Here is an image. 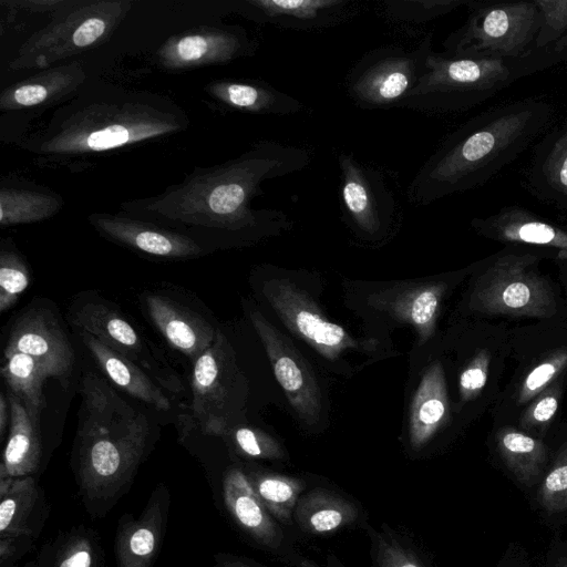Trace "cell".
<instances>
[{"label": "cell", "mask_w": 567, "mask_h": 567, "mask_svg": "<svg viewBox=\"0 0 567 567\" xmlns=\"http://www.w3.org/2000/svg\"><path fill=\"white\" fill-rule=\"evenodd\" d=\"M310 162L311 153L306 147L258 141L236 158L196 167L161 194L124 202L121 208L199 245H245L290 228L289 215L278 209H256L252 199L264 194L266 181L301 172Z\"/></svg>", "instance_id": "1"}, {"label": "cell", "mask_w": 567, "mask_h": 567, "mask_svg": "<svg viewBox=\"0 0 567 567\" xmlns=\"http://www.w3.org/2000/svg\"><path fill=\"white\" fill-rule=\"evenodd\" d=\"M188 124L185 111L167 97L85 84L18 145L39 165L80 169L83 159L179 133Z\"/></svg>", "instance_id": "2"}, {"label": "cell", "mask_w": 567, "mask_h": 567, "mask_svg": "<svg viewBox=\"0 0 567 567\" xmlns=\"http://www.w3.org/2000/svg\"><path fill=\"white\" fill-rule=\"evenodd\" d=\"M71 466L85 512L103 518L130 491L154 443L147 416L86 371Z\"/></svg>", "instance_id": "3"}, {"label": "cell", "mask_w": 567, "mask_h": 567, "mask_svg": "<svg viewBox=\"0 0 567 567\" xmlns=\"http://www.w3.org/2000/svg\"><path fill=\"white\" fill-rule=\"evenodd\" d=\"M553 106L527 97L480 113L452 132L408 187L410 203L430 205L487 183L547 130Z\"/></svg>", "instance_id": "4"}, {"label": "cell", "mask_w": 567, "mask_h": 567, "mask_svg": "<svg viewBox=\"0 0 567 567\" xmlns=\"http://www.w3.org/2000/svg\"><path fill=\"white\" fill-rule=\"evenodd\" d=\"M550 66L547 50L520 59L451 58L432 51L424 75L400 107L430 114L467 111L515 81Z\"/></svg>", "instance_id": "5"}, {"label": "cell", "mask_w": 567, "mask_h": 567, "mask_svg": "<svg viewBox=\"0 0 567 567\" xmlns=\"http://www.w3.org/2000/svg\"><path fill=\"white\" fill-rule=\"evenodd\" d=\"M131 7L128 0H71L20 45L9 69L41 71L102 44Z\"/></svg>", "instance_id": "6"}, {"label": "cell", "mask_w": 567, "mask_h": 567, "mask_svg": "<svg viewBox=\"0 0 567 567\" xmlns=\"http://www.w3.org/2000/svg\"><path fill=\"white\" fill-rule=\"evenodd\" d=\"M465 22L443 42V54L470 59H520L537 50L540 13L530 1H476Z\"/></svg>", "instance_id": "7"}, {"label": "cell", "mask_w": 567, "mask_h": 567, "mask_svg": "<svg viewBox=\"0 0 567 567\" xmlns=\"http://www.w3.org/2000/svg\"><path fill=\"white\" fill-rule=\"evenodd\" d=\"M228 462L209 466L208 483L220 515L249 546L291 567L305 557L284 527L265 507L245 471L243 461L228 451Z\"/></svg>", "instance_id": "8"}, {"label": "cell", "mask_w": 567, "mask_h": 567, "mask_svg": "<svg viewBox=\"0 0 567 567\" xmlns=\"http://www.w3.org/2000/svg\"><path fill=\"white\" fill-rule=\"evenodd\" d=\"M432 41L427 34L414 48L388 45L363 54L344 80L350 100L367 110L400 106L425 73Z\"/></svg>", "instance_id": "9"}, {"label": "cell", "mask_w": 567, "mask_h": 567, "mask_svg": "<svg viewBox=\"0 0 567 567\" xmlns=\"http://www.w3.org/2000/svg\"><path fill=\"white\" fill-rule=\"evenodd\" d=\"M68 318L76 329L137 364L168 391H182L181 380L164 354L114 302L95 291H84L69 306Z\"/></svg>", "instance_id": "10"}, {"label": "cell", "mask_w": 567, "mask_h": 567, "mask_svg": "<svg viewBox=\"0 0 567 567\" xmlns=\"http://www.w3.org/2000/svg\"><path fill=\"white\" fill-rule=\"evenodd\" d=\"M244 377L234 350L219 330L214 343L195 362L192 373L190 413L202 433L221 437L234 426L244 404Z\"/></svg>", "instance_id": "11"}, {"label": "cell", "mask_w": 567, "mask_h": 567, "mask_svg": "<svg viewBox=\"0 0 567 567\" xmlns=\"http://www.w3.org/2000/svg\"><path fill=\"white\" fill-rule=\"evenodd\" d=\"M338 165L343 220L360 237H385L395 225L401 208L385 172L346 152L339 154Z\"/></svg>", "instance_id": "12"}, {"label": "cell", "mask_w": 567, "mask_h": 567, "mask_svg": "<svg viewBox=\"0 0 567 567\" xmlns=\"http://www.w3.org/2000/svg\"><path fill=\"white\" fill-rule=\"evenodd\" d=\"M4 351L31 355L68 386L75 361L74 349L62 319L52 305L33 301L12 322Z\"/></svg>", "instance_id": "13"}, {"label": "cell", "mask_w": 567, "mask_h": 567, "mask_svg": "<svg viewBox=\"0 0 567 567\" xmlns=\"http://www.w3.org/2000/svg\"><path fill=\"white\" fill-rule=\"evenodd\" d=\"M262 293L285 326L323 358L336 360L358 347L344 328L328 320L312 298L291 281L268 280Z\"/></svg>", "instance_id": "14"}, {"label": "cell", "mask_w": 567, "mask_h": 567, "mask_svg": "<svg viewBox=\"0 0 567 567\" xmlns=\"http://www.w3.org/2000/svg\"><path fill=\"white\" fill-rule=\"evenodd\" d=\"M250 320L290 405L305 423L315 425L320 420L322 398L311 367L293 343L259 311L252 310Z\"/></svg>", "instance_id": "15"}, {"label": "cell", "mask_w": 567, "mask_h": 567, "mask_svg": "<svg viewBox=\"0 0 567 567\" xmlns=\"http://www.w3.org/2000/svg\"><path fill=\"white\" fill-rule=\"evenodd\" d=\"M257 42L239 25L200 27L169 37L154 60L166 71L226 64L252 55Z\"/></svg>", "instance_id": "16"}, {"label": "cell", "mask_w": 567, "mask_h": 567, "mask_svg": "<svg viewBox=\"0 0 567 567\" xmlns=\"http://www.w3.org/2000/svg\"><path fill=\"white\" fill-rule=\"evenodd\" d=\"M169 507V488L159 483L138 516L126 513L120 517L114 538L115 567L154 566L166 534Z\"/></svg>", "instance_id": "17"}, {"label": "cell", "mask_w": 567, "mask_h": 567, "mask_svg": "<svg viewBox=\"0 0 567 567\" xmlns=\"http://www.w3.org/2000/svg\"><path fill=\"white\" fill-rule=\"evenodd\" d=\"M87 220L107 240L150 256L189 259L206 254L193 238L127 214L93 213Z\"/></svg>", "instance_id": "18"}, {"label": "cell", "mask_w": 567, "mask_h": 567, "mask_svg": "<svg viewBox=\"0 0 567 567\" xmlns=\"http://www.w3.org/2000/svg\"><path fill=\"white\" fill-rule=\"evenodd\" d=\"M143 305L153 326L176 351L195 362L219 329L206 315L166 291H148Z\"/></svg>", "instance_id": "19"}, {"label": "cell", "mask_w": 567, "mask_h": 567, "mask_svg": "<svg viewBox=\"0 0 567 567\" xmlns=\"http://www.w3.org/2000/svg\"><path fill=\"white\" fill-rule=\"evenodd\" d=\"M240 10L260 23L319 30L350 19L358 12V4L353 0H245Z\"/></svg>", "instance_id": "20"}, {"label": "cell", "mask_w": 567, "mask_h": 567, "mask_svg": "<svg viewBox=\"0 0 567 567\" xmlns=\"http://www.w3.org/2000/svg\"><path fill=\"white\" fill-rule=\"evenodd\" d=\"M365 523V512L357 499L327 486L306 491L293 511V527L311 537L331 536Z\"/></svg>", "instance_id": "21"}, {"label": "cell", "mask_w": 567, "mask_h": 567, "mask_svg": "<svg viewBox=\"0 0 567 567\" xmlns=\"http://www.w3.org/2000/svg\"><path fill=\"white\" fill-rule=\"evenodd\" d=\"M86 78L78 61L41 70L3 89L0 111L17 112L64 103L86 84Z\"/></svg>", "instance_id": "22"}, {"label": "cell", "mask_w": 567, "mask_h": 567, "mask_svg": "<svg viewBox=\"0 0 567 567\" xmlns=\"http://www.w3.org/2000/svg\"><path fill=\"white\" fill-rule=\"evenodd\" d=\"M524 187L546 205L567 212V117L535 144Z\"/></svg>", "instance_id": "23"}, {"label": "cell", "mask_w": 567, "mask_h": 567, "mask_svg": "<svg viewBox=\"0 0 567 567\" xmlns=\"http://www.w3.org/2000/svg\"><path fill=\"white\" fill-rule=\"evenodd\" d=\"M49 512L45 493L35 476L0 478V538L37 540Z\"/></svg>", "instance_id": "24"}, {"label": "cell", "mask_w": 567, "mask_h": 567, "mask_svg": "<svg viewBox=\"0 0 567 567\" xmlns=\"http://www.w3.org/2000/svg\"><path fill=\"white\" fill-rule=\"evenodd\" d=\"M205 92L224 106L256 115H292L305 109L298 99L260 80H214Z\"/></svg>", "instance_id": "25"}, {"label": "cell", "mask_w": 567, "mask_h": 567, "mask_svg": "<svg viewBox=\"0 0 567 567\" xmlns=\"http://www.w3.org/2000/svg\"><path fill=\"white\" fill-rule=\"evenodd\" d=\"M472 225L494 239L567 250L566 230L518 205L504 206L485 218H474Z\"/></svg>", "instance_id": "26"}, {"label": "cell", "mask_w": 567, "mask_h": 567, "mask_svg": "<svg viewBox=\"0 0 567 567\" xmlns=\"http://www.w3.org/2000/svg\"><path fill=\"white\" fill-rule=\"evenodd\" d=\"M76 330L82 343L112 383L158 411L167 412L172 409L169 399L147 372L91 333Z\"/></svg>", "instance_id": "27"}, {"label": "cell", "mask_w": 567, "mask_h": 567, "mask_svg": "<svg viewBox=\"0 0 567 567\" xmlns=\"http://www.w3.org/2000/svg\"><path fill=\"white\" fill-rule=\"evenodd\" d=\"M11 423L0 463V478L35 476L44 464V446L39 421L31 417L19 398L7 393Z\"/></svg>", "instance_id": "28"}, {"label": "cell", "mask_w": 567, "mask_h": 567, "mask_svg": "<svg viewBox=\"0 0 567 567\" xmlns=\"http://www.w3.org/2000/svg\"><path fill=\"white\" fill-rule=\"evenodd\" d=\"M447 398L442 365L432 363L423 373L414 392L409 420V444L413 452L422 451L432 440L446 416Z\"/></svg>", "instance_id": "29"}, {"label": "cell", "mask_w": 567, "mask_h": 567, "mask_svg": "<svg viewBox=\"0 0 567 567\" xmlns=\"http://www.w3.org/2000/svg\"><path fill=\"white\" fill-rule=\"evenodd\" d=\"M258 497L269 513L286 528L293 527V511L299 497L312 487L310 480L277 473L250 461H243Z\"/></svg>", "instance_id": "30"}, {"label": "cell", "mask_w": 567, "mask_h": 567, "mask_svg": "<svg viewBox=\"0 0 567 567\" xmlns=\"http://www.w3.org/2000/svg\"><path fill=\"white\" fill-rule=\"evenodd\" d=\"M61 195L31 184H14L9 181L0 185V225L32 224L45 220L63 207Z\"/></svg>", "instance_id": "31"}, {"label": "cell", "mask_w": 567, "mask_h": 567, "mask_svg": "<svg viewBox=\"0 0 567 567\" xmlns=\"http://www.w3.org/2000/svg\"><path fill=\"white\" fill-rule=\"evenodd\" d=\"M37 567H105L96 530L84 525L59 532L42 546Z\"/></svg>", "instance_id": "32"}, {"label": "cell", "mask_w": 567, "mask_h": 567, "mask_svg": "<svg viewBox=\"0 0 567 567\" xmlns=\"http://www.w3.org/2000/svg\"><path fill=\"white\" fill-rule=\"evenodd\" d=\"M443 288L436 284L403 286L380 297V306L396 319L410 323L420 341L432 334Z\"/></svg>", "instance_id": "33"}, {"label": "cell", "mask_w": 567, "mask_h": 567, "mask_svg": "<svg viewBox=\"0 0 567 567\" xmlns=\"http://www.w3.org/2000/svg\"><path fill=\"white\" fill-rule=\"evenodd\" d=\"M0 371L8 392L19 398L31 417L39 421L45 408L44 382L50 378L45 369L29 354L4 351Z\"/></svg>", "instance_id": "34"}, {"label": "cell", "mask_w": 567, "mask_h": 567, "mask_svg": "<svg viewBox=\"0 0 567 567\" xmlns=\"http://www.w3.org/2000/svg\"><path fill=\"white\" fill-rule=\"evenodd\" d=\"M362 528L370 539L372 567H434L413 540L386 523L374 528L367 522Z\"/></svg>", "instance_id": "35"}, {"label": "cell", "mask_w": 567, "mask_h": 567, "mask_svg": "<svg viewBox=\"0 0 567 567\" xmlns=\"http://www.w3.org/2000/svg\"><path fill=\"white\" fill-rule=\"evenodd\" d=\"M501 452L507 467L525 487H537L544 476L545 451L534 439L508 432L501 439Z\"/></svg>", "instance_id": "36"}, {"label": "cell", "mask_w": 567, "mask_h": 567, "mask_svg": "<svg viewBox=\"0 0 567 567\" xmlns=\"http://www.w3.org/2000/svg\"><path fill=\"white\" fill-rule=\"evenodd\" d=\"M221 439L228 451L240 460L286 461L288 457L286 451L274 437L255 427L234 425Z\"/></svg>", "instance_id": "37"}, {"label": "cell", "mask_w": 567, "mask_h": 567, "mask_svg": "<svg viewBox=\"0 0 567 567\" xmlns=\"http://www.w3.org/2000/svg\"><path fill=\"white\" fill-rule=\"evenodd\" d=\"M30 284V271L10 239L0 249V312L11 309Z\"/></svg>", "instance_id": "38"}, {"label": "cell", "mask_w": 567, "mask_h": 567, "mask_svg": "<svg viewBox=\"0 0 567 567\" xmlns=\"http://www.w3.org/2000/svg\"><path fill=\"white\" fill-rule=\"evenodd\" d=\"M535 503L549 519L567 517V452L544 474L535 492Z\"/></svg>", "instance_id": "39"}, {"label": "cell", "mask_w": 567, "mask_h": 567, "mask_svg": "<svg viewBox=\"0 0 567 567\" xmlns=\"http://www.w3.org/2000/svg\"><path fill=\"white\" fill-rule=\"evenodd\" d=\"M471 0H385L381 11L386 19L400 23H425L443 17Z\"/></svg>", "instance_id": "40"}, {"label": "cell", "mask_w": 567, "mask_h": 567, "mask_svg": "<svg viewBox=\"0 0 567 567\" xmlns=\"http://www.w3.org/2000/svg\"><path fill=\"white\" fill-rule=\"evenodd\" d=\"M535 3L540 13L535 49L549 50L567 33V0H535Z\"/></svg>", "instance_id": "41"}, {"label": "cell", "mask_w": 567, "mask_h": 567, "mask_svg": "<svg viewBox=\"0 0 567 567\" xmlns=\"http://www.w3.org/2000/svg\"><path fill=\"white\" fill-rule=\"evenodd\" d=\"M35 540L27 537H3L0 538V564L1 567L20 559L27 554Z\"/></svg>", "instance_id": "42"}, {"label": "cell", "mask_w": 567, "mask_h": 567, "mask_svg": "<svg viewBox=\"0 0 567 567\" xmlns=\"http://www.w3.org/2000/svg\"><path fill=\"white\" fill-rule=\"evenodd\" d=\"M532 297L530 287L523 281H513L501 292L502 302L511 309H522L528 306Z\"/></svg>", "instance_id": "43"}, {"label": "cell", "mask_w": 567, "mask_h": 567, "mask_svg": "<svg viewBox=\"0 0 567 567\" xmlns=\"http://www.w3.org/2000/svg\"><path fill=\"white\" fill-rule=\"evenodd\" d=\"M1 2L27 11L54 14L69 6L71 0H16Z\"/></svg>", "instance_id": "44"}, {"label": "cell", "mask_w": 567, "mask_h": 567, "mask_svg": "<svg viewBox=\"0 0 567 567\" xmlns=\"http://www.w3.org/2000/svg\"><path fill=\"white\" fill-rule=\"evenodd\" d=\"M213 567H266L260 563L237 554L219 551L213 556Z\"/></svg>", "instance_id": "45"}, {"label": "cell", "mask_w": 567, "mask_h": 567, "mask_svg": "<svg viewBox=\"0 0 567 567\" xmlns=\"http://www.w3.org/2000/svg\"><path fill=\"white\" fill-rule=\"evenodd\" d=\"M486 382V373L480 365L470 367L460 378V385L465 392H473L482 389Z\"/></svg>", "instance_id": "46"}, {"label": "cell", "mask_w": 567, "mask_h": 567, "mask_svg": "<svg viewBox=\"0 0 567 567\" xmlns=\"http://www.w3.org/2000/svg\"><path fill=\"white\" fill-rule=\"evenodd\" d=\"M496 567H532L530 560L525 551L520 546L516 544H511L509 547L506 549L499 561L497 563Z\"/></svg>", "instance_id": "47"}, {"label": "cell", "mask_w": 567, "mask_h": 567, "mask_svg": "<svg viewBox=\"0 0 567 567\" xmlns=\"http://www.w3.org/2000/svg\"><path fill=\"white\" fill-rule=\"evenodd\" d=\"M556 368L551 363H543L535 368L526 379L525 385L528 390L534 391L543 386L555 374Z\"/></svg>", "instance_id": "48"}, {"label": "cell", "mask_w": 567, "mask_h": 567, "mask_svg": "<svg viewBox=\"0 0 567 567\" xmlns=\"http://www.w3.org/2000/svg\"><path fill=\"white\" fill-rule=\"evenodd\" d=\"M558 406L557 400L554 396H546L542 399L534 409V417L539 422L548 421Z\"/></svg>", "instance_id": "49"}, {"label": "cell", "mask_w": 567, "mask_h": 567, "mask_svg": "<svg viewBox=\"0 0 567 567\" xmlns=\"http://www.w3.org/2000/svg\"><path fill=\"white\" fill-rule=\"evenodd\" d=\"M11 423V409L8 395L0 393V440L3 441L7 427Z\"/></svg>", "instance_id": "50"}, {"label": "cell", "mask_w": 567, "mask_h": 567, "mask_svg": "<svg viewBox=\"0 0 567 567\" xmlns=\"http://www.w3.org/2000/svg\"><path fill=\"white\" fill-rule=\"evenodd\" d=\"M545 567H567V546L557 545L553 547Z\"/></svg>", "instance_id": "51"}, {"label": "cell", "mask_w": 567, "mask_h": 567, "mask_svg": "<svg viewBox=\"0 0 567 567\" xmlns=\"http://www.w3.org/2000/svg\"><path fill=\"white\" fill-rule=\"evenodd\" d=\"M547 52L554 65L560 63L567 65V33L556 44H554L549 50H547Z\"/></svg>", "instance_id": "52"}, {"label": "cell", "mask_w": 567, "mask_h": 567, "mask_svg": "<svg viewBox=\"0 0 567 567\" xmlns=\"http://www.w3.org/2000/svg\"><path fill=\"white\" fill-rule=\"evenodd\" d=\"M298 567H343V565L340 563V560L336 557L334 554L328 553L326 556L324 566H320L318 563L307 557L306 560Z\"/></svg>", "instance_id": "53"}, {"label": "cell", "mask_w": 567, "mask_h": 567, "mask_svg": "<svg viewBox=\"0 0 567 567\" xmlns=\"http://www.w3.org/2000/svg\"><path fill=\"white\" fill-rule=\"evenodd\" d=\"M4 567H13V566H4ZM37 567V566H35Z\"/></svg>", "instance_id": "54"}]
</instances>
